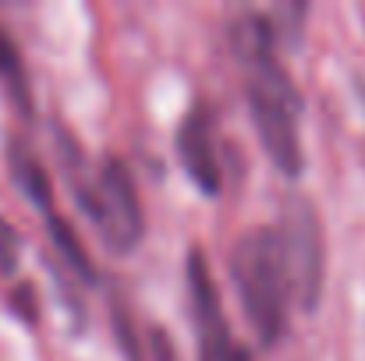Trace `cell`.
I'll list each match as a JSON object with an SVG mask.
<instances>
[{
    "mask_svg": "<svg viewBox=\"0 0 365 361\" xmlns=\"http://www.w3.org/2000/svg\"><path fill=\"white\" fill-rule=\"evenodd\" d=\"M238 61L248 71V107H252V120H255L266 156L273 159L280 174L298 177L305 163L302 138H298V114H302L298 89L291 85L287 71L277 64L273 46L238 53Z\"/></svg>",
    "mask_w": 365,
    "mask_h": 361,
    "instance_id": "6da1fadb",
    "label": "cell"
},
{
    "mask_svg": "<svg viewBox=\"0 0 365 361\" xmlns=\"http://www.w3.org/2000/svg\"><path fill=\"white\" fill-rule=\"evenodd\" d=\"M231 280H235V291L242 298L252 330L266 344H273L284 333L287 298H291L273 227H259L238 238L231 251Z\"/></svg>",
    "mask_w": 365,
    "mask_h": 361,
    "instance_id": "7a4b0ae2",
    "label": "cell"
},
{
    "mask_svg": "<svg viewBox=\"0 0 365 361\" xmlns=\"http://www.w3.org/2000/svg\"><path fill=\"white\" fill-rule=\"evenodd\" d=\"M78 188V199L86 206V213L93 216L100 238L107 241L110 251H131L142 241V206L131 184V174L124 170L121 159H103L100 170H93L89 177L78 174L71 177Z\"/></svg>",
    "mask_w": 365,
    "mask_h": 361,
    "instance_id": "3957f363",
    "label": "cell"
},
{
    "mask_svg": "<svg viewBox=\"0 0 365 361\" xmlns=\"http://www.w3.org/2000/svg\"><path fill=\"white\" fill-rule=\"evenodd\" d=\"M273 234H277L291 298L305 312H312L319 305V291H323V276H327V244H323L319 213L312 209L309 199L294 195V199H287V206L280 213V227Z\"/></svg>",
    "mask_w": 365,
    "mask_h": 361,
    "instance_id": "277c9868",
    "label": "cell"
},
{
    "mask_svg": "<svg viewBox=\"0 0 365 361\" xmlns=\"http://www.w3.org/2000/svg\"><path fill=\"white\" fill-rule=\"evenodd\" d=\"M188 294H192V312H195V333H199V361H231L238 344L231 340L220 294L210 280L202 251L188 255Z\"/></svg>",
    "mask_w": 365,
    "mask_h": 361,
    "instance_id": "5b68a950",
    "label": "cell"
},
{
    "mask_svg": "<svg viewBox=\"0 0 365 361\" xmlns=\"http://www.w3.org/2000/svg\"><path fill=\"white\" fill-rule=\"evenodd\" d=\"M178 156H181V167L188 170V177H192L206 195H217V192H220V159H217L213 131H210V120H206L202 110H192L188 117L181 120Z\"/></svg>",
    "mask_w": 365,
    "mask_h": 361,
    "instance_id": "8992f818",
    "label": "cell"
},
{
    "mask_svg": "<svg viewBox=\"0 0 365 361\" xmlns=\"http://www.w3.org/2000/svg\"><path fill=\"white\" fill-rule=\"evenodd\" d=\"M11 170H14V184L29 195V202H36L43 209V216L53 213V195H50V177L39 167V159L25 149V145H11Z\"/></svg>",
    "mask_w": 365,
    "mask_h": 361,
    "instance_id": "52a82bcc",
    "label": "cell"
},
{
    "mask_svg": "<svg viewBox=\"0 0 365 361\" xmlns=\"http://www.w3.org/2000/svg\"><path fill=\"white\" fill-rule=\"evenodd\" d=\"M0 78L7 82L11 96L21 103V110L29 114L32 107V96H29V78H25V64H21V53L14 46V39L0 28Z\"/></svg>",
    "mask_w": 365,
    "mask_h": 361,
    "instance_id": "ba28073f",
    "label": "cell"
},
{
    "mask_svg": "<svg viewBox=\"0 0 365 361\" xmlns=\"http://www.w3.org/2000/svg\"><path fill=\"white\" fill-rule=\"evenodd\" d=\"M50 220V234H53V244L61 248V255L68 258V266L71 269H78V276H86V280H96V269H93V262H89V255H86V248H82V241L75 238V231L57 216V213H50L46 216Z\"/></svg>",
    "mask_w": 365,
    "mask_h": 361,
    "instance_id": "9c48e42d",
    "label": "cell"
},
{
    "mask_svg": "<svg viewBox=\"0 0 365 361\" xmlns=\"http://www.w3.org/2000/svg\"><path fill=\"white\" fill-rule=\"evenodd\" d=\"M14 258H18V234L0 216V273H11L14 269Z\"/></svg>",
    "mask_w": 365,
    "mask_h": 361,
    "instance_id": "30bf717a",
    "label": "cell"
},
{
    "mask_svg": "<svg viewBox=\"0 0 365 361\" xmlns=\"http://www.w3.org/2000/svg\"><path fill=\"white\" fill-rule=\"evenodd\" d=\"M153 355H156V361H178L174 344H170V337H167L163 330H156V333H153Z\"/></svg>",
    "mask_w": 365,
    "mask_h": 361,
    "instance_id": "8fae6325",
    "label": "cell"
}]
</instances>
